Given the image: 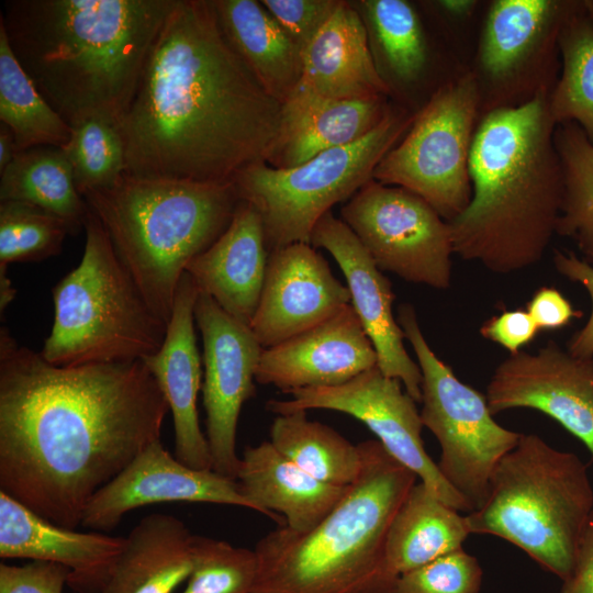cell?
Masks as SVG:
<instances>
[{
    "mask_svg": "<svg viewBox=\"0 0 593 593\" xmlns=\"http://www.w3.org/2000/svg\"><path fill=\"white\" fill-rule=\"evenodd\" d=\"M168 411L143 360L59 367L0 329V491L56 525H81Z\"/></svg>",
    "mask_w": 593,
    "mask_h": 593,
    "instance_id": "cell-1",
    "label": "cell"
},
{
    "mask_svg": "<svg viewBox=\"0 0 593 593\" xmlns=\"http://www.w3.org/2000/svg\"><path fill=\"white\" fill-rule=\"evenodd\" d=\"M280 115L225 38L212 0H177L119 124L126 175L231 182L267 163Z\"/></svg>",
    "mask_w": 593,
    "mask_h": 593,
    "instance_id": "cell-2",
    "label": "cell"
},
{
    "mask_svg": "<svg viewBox=\"0 0 593 593\" xmlns=\"http://www.w3.org/2000/svg\"><path fill=\"white\" fill-rule=\"evenodd\" d=\"M177 0H7L0 22L19 64L71 126H119Z\"/></svg>",
    "mask_w": 593,
    "mask_h": 593,
    "instance_id": "cell-3",
    "label": "cell"
},
{
    "mask_svg": "<svg viewBox=\"0 0 593 593\" xmlns=\"http://www.w3.org/2000/svg\"><path fill=\"white\" fill-rule=\"evenodd\" d=\"M548 96L480 118L470 153L471 199L449 222L454 254L495 273L544 257L563 199Z\"/></svg>",
    "mask_w": 593,
    "mask_h": 593,
    "instance_id": "cell-4",
    "label": "cell"
},
{
    "mask_svg": "<svg viewBox=\"0 0 593 593\" xmlns=\"http://www.w3.org/2000/svg\"><path fill=\"white\" fill-rule=\"evenodd\" d=\"M359 475L312 530L278 526L254 551L250 593H393L399 575L387 558L391 523L417 475L377 439L358 444Z\"/></svg>",
    "mask_w": 593,
    "mask_h": 593,
    "instance_id": "cell-5",
    "label": "cell"
},
{
    "mask_svg": "<svg viewBox=\"0 0 593 593\" xmlns=\"http://www.w3.org/2000/svg\"><path fill=\"white\" fill-rule=\"evenodd\" d=\"M145 301L166 324L187 265L230 225L234 183L136 178L83 195Z\"/></svg>",
    "mask_w": 593,
    "mask_h": 593,
    "instance_id": "cell-6",
    "label": "cell"
},
{
    "mask_svg": "<svg viewBox=\"0 0 593 593\" xmlns=\"http://www.w3.org/2000/svg\"><path fill=\"white\" fill-rule=\"evenodd\" d=\"M592 511L588 466L538 435L522 434L497 463L483 505L465 518L470 534L500 537L564 581Z\"/></svg>",
    "mask_w": 593,
    "mask_h": 593,
    "instance_id": "cell-7",
    "label": "cell"
},
{
    "mask_svg": "<svg viewBox=\"0 0 593 593\" xmlns=\"http://www.w3.org/2000/svg\"><path fill=\"white\" fill-rule=\"evenodd\" d=\"M82 258L54 288V323L40 353L75 367L144 360L164 344L167 325L149 307L98 219L83 225Z\"/></svg>",
    "mask_w": 593,
    "mask_h": 593,
    "instance_id": "cell-8",
    "label": "cell"
},
{
    "mask_svg": "<svg viewBox=\"0 0 593 593\" xmlns=\"http://www.w3.org/2000/svg\"><path fill=\"white\" fill-rule=\"evenodd\" d=\"M415 114L392 103L382 122L351 144L292 168L258 161L239 170L232 182L239 200L259 213L269 253L295 243L310 244L315 225L331 208L373 179L376 167L402 139Z\"/></svg>",
    "mask_w": 593,
    "mask_h": 593,
    "instance_id": "cell-9",
    "label": "cell"
},
{
    "mask_svg": "<svg viewBox=\"0 0 593 593\" xmlns=\"http://www.w3.org/2000/svg\"><path fill=\"white\" fill-rule=\"evenodd\" d=\"M398 323L419 366L422 423L436 437L441 454L437 467L472 511L485 502L491 477L500 460L522 434L506 429L492 417L486 396L460 381L426 342L415 310L401 304Z\"/></svg>",
    "mask_w": 593,
    "mask_h": 593,
    "instance_id": "cell-10",
    "label": "cell"
},
{
    "mask_svg": "<svg viewBox=\"0 0 593 593\" xmlns=\"http://www.w3.org/2000/svg\"><path fill=\"white\" fill-rule=\"evenodd\" d=\"M589 0L486 1L469 67L480 118L525 105L553 90L561 70L559 38Z\"/></svg>",
    "mask_w": 593,
    "mask_h": 593,
    "instance_id": "cell-11",
    "label": "cell"
},
{
    "mask_svg": "<svg viewBox=\"0 0 593 593\" xmlns=\"http://www.w3.org/2000/svg\"><path fill=\"white\" fill-rule=\"evenodd\" d=\"M479 121L478 89L467 70L416 112L404 137L376 167L373 179L417 194L451 222L471 199L469 161Z\"/></svg>",
    "mask_w": 593,
    "mask_h": 593,
    "instance_id": "cell-12",
    "label": "cell"
},
{
    "mask_svg": "<svg viewBox=\"0 0 593 593\" xmlns=\"http://www.w3.org/2000/svg\"><path fill=\"white\" fill-rule=\"evenodd\" d=\"M340 214L381 271L435 289L450 287L449 222L417 194L371 179Z\"/></svg>",
    "mask_w": 593,
    "mask_h": 593,
    "instance_id": "cell-13",
    "label": "cell"
},
{
    "mask_svg": "<svg viewBox=\"0 0 593 593\" xmlns=\"http://www.w3.org/2000/svg\"><path fill=\"white\" fill-rule=\"evenodd\" d=\"M402 387L400 380L384 376L376 366L342 385L294 390L290 400H269L266 407L277 415L321 409L355 417L443 502L458 512H472L426 452L417 402Z\"/></svg>",
    "mask_w": 593,
    "mask_h": 593,
    "instance_id": "cell-14",
    "label": "cell"
},
{
    "mask_svg": "<svg viewBox=\"0 0 593 593\" xmlns=\"http://www.w3.org/2000/svg\"><path fill=\"white\" fill-rule=\"evenodd\" d=\"M194 320L203 342L205 437L212 469L236 480L240 458L236 430L244 403L256 393V369L265 348L248 325L228 315L200 291Z\"/></svg>",
    "mask_w": 593,
    "mask_h": 593,
    "instance_id": "cell-15",
    "label": "cell"
},
{
    "mask_svg": "<svg viewBox=\"0 0 593 593\" xmlns=\"http://www.w3.org/2000/svg\"><path fill=\"white\" fill-rule=\"evenodd\" d=\"M485 396L492 414L516 407L547 414L593 456V358L575 357L555 342L536 354H510L496 367Z\"/></svg>",
    "mask_w": 593,
    "mask_h": 593,
    "instance_id": "cell-16",
    "label": "cell"
},
{
    "mask_svg": "<svg viewBox=\"0 0 593 593\" xmlns=\"http://www.w3.org/2000/svg\"><path fill=\"white\" fill-rule=\"evenodd\" d=\"M167 502L234 505L257 512L236 480L182 463L158 439L94 494L83 511L81 526L110 532L128 512Z\"/></svg>",
    "mask_w": 593,
    "mask_h": 593,
    "instance_id": "cell-17",
    "label": "cell"
},
{
    "mask_svg": "<svg viewBox=\"0 0 593 593\" xmlns=\"http://www.w3.org/2000/svg\"><path fill=\"white\" fill-rule=\"evenodd\" d=\"M350 293L311 244L269 253L266 277L249 328L262 348L273 347L333 317Z\"/></svg>",
    "mask_w": 593,
    "mask_h": 593,
    "instance_id": "cell-18",
    "label": "cell"
},
{
    "mask_svg": "<svg viewBox=\"0 0 593 593\" xmlns=\"http://www.w3.org/2000/svg\"><path fill=\"white\" fill-rule=\"evenodd\" d=\"M310 244L326 249L343 271L350 305L376 349L378 368L384 376L400 380L407 394L421 402L422 372L407 354L405 335L393 316L395 295L389 279L349 226L331 211L315 225Z\"/></svg>",
    "mask_w": 593,
    "mask_h": 593,
    "instance_id": "cell-19",
    "label": "cell"
},
{
    "mask_svg": "<svg viewBox=\"0 0 593 593\" xmlns=\"http://www.w3.org/2000/svg\"><path fill=\"white\" fill-rule=\"evenodd\" d=\"M377 363L376 349L349 304L325 322L265 348L256 382L289 394L342 385Z\"/></svg>",
    "mask_w": 593,
    "mask_h": 593,
    "instance_id": "cell-20",
    "label": "cell"
},
{
    "mask_svg": "<svg viewBox=\"0 0 593 593\" xmlns=\"http://www.w3.org/2000/svg\"><path fill=\"white\" fill-rule=\"evenodd\" d=\"M124 542L56 525L0 491V557L65 566L74 593H102Z\"/></svg>",
    "mask_w": 593,
    "mask_h": 593,
    "instance_id": "cell-21",
    "label": "cell"
},
{
    "mask_svg": "<svg viewBox=\"0 0 593 593\" xmlns=\"http://www.w3.org/2000/svg\"><path fill=\"white\" fill-rule=\"evenodd\" d=\"M199 292L195 281L184 271L178 284L164 344L143 361L157 381L171 411L175 456L191 468L213 470L197 407L202 376L194 332V305Z\"/></svg>",
    "mask_w": 593,
    "mask_h": 593,
    "instance_id": "cell-22",
    "label": "cell"
},
{
    "mask_svg": "<svg viewBox=\"0 0 593 593\" xmlns=\"http://www.w3.org/2000/svg\"><path fill=\"white\" fill-rule=\"evenodd\" d=\"M391 104L384 96L331 99L299 82L281 103L278 137L267 164L292 168L323 152L351 144L374 130Z\"/></svg>",
    "mask_w": 593,
    "mask_h": 593,
    "instance_id": "cell-23",
    "label": "cell"
},
{
    "mask_svg": "<svg viewBox=\"0 0 593 593\" xmlns=\"http://www.w3.org/2000/svg\"><path fill=\"white\" fill-rule=\"evenodd\" d=\"M268 258L261 217L251 204L239 200L227 228L187 265L186 271L200 291L249 326L259 303Z\"/></svg>",
    "mask_w": 593,
    "mask_h": 593,
    "instance_id": "cell-24",
    "label": "cell"
},
{
    "mask_svg": "<svg viewBox=\"0 0 593 593\" xmlns=\"http://www.w3.org/2000/svg\"><path fill=\"white\" fill-rule=\"evenodd\" d=\"M236 481L258 513L301 534L315 528L349 489L317 480L270 441L245 448Z\"/></svg>",
    "mask_w": 593,
    "mask_h": 593,
    "instance_id": "cell-25",
    "label": "cell"
},
{
    "mask_svg": "<svg viewBox=\"0 0 593 593\" xmlns=\"http://www.w3.org/2000/svg\"><path fill=\"white\" fill-rule=\"evenodd\" d=\"M360 11L370 33L377 67L391 94L419 87L427 79L439 89L435 72L448 82L458 77L436 66L469 70L447 48H434L416 8L406 0H363ZM461 75V74H460Z\"/></svg>",
    "mask_w": 593,
    "mask_h": 593,
    "instance_id": "cell-26",
    "label": "cell"
},
{
    "mask_svg": "<svg viewBox=\"0 0 593 593\" xmlns=\"http://www.w3.org/2000/svg\"><path fill=\"white\" fill-rule=\"evenodd\" d=\"M302 85L340 100L389 97L369 43L361 14L347 1L302 52Z\"/></svg>",
    "mask_w": 593,
    "mask_h": 593,
    "instance_id": "cell-27",
    "label": "cell"
},
{
    "mask_svg": "<svg viewBox=\"0 0 593 593\" xmlns=\"http://www.w3.org/2000/svg\"><path fill=\"white\" fill-rule=\"evenodd\" d=\"M192 538L175 515H146L125 537L102 593H172L191 573Z\"/></svg>",
    "mask_w": 593,
    "mask_h": 593,
    "instance_id": "cell-28",
    "label": "cell"
},
{
    "mask_svg": "<svg viewBox=\"0 0 593 593\" xmlns=\"http://www.w3.org/2000/svg\"><path fill=\"white\" fill-rule=\"evenodd\" d=\"M221 30L261 87L283 103L302 78V52L260 1L212 0Z\"/></svg>",
    "mask_w": 593,
    "mask_h": 593,
    "instance_id": "cell-29",
    "label": "cell"
},
{
    "mask_svg": "<svg viewBox=\"0 0 593 593\" xmlns=\"http://www.w3.org/2000/svg\"><path fill=\"white\" fill-rule=\"evenodd\" d=\"M469 535L465 516L419 481L412 486L391 523L388 562L401 575L461 549Z\"/></svg>",
    "mask_w": 593,
    "mask_h": 593,
    "instance_id": "cell-30",
    "label": "cell"
},
{
    "mask_svg": "<svg viewBox=\"0 0 593 593\" xmlns=\"http://www.w3.org/2000/svg\"><path fill=\"white\" fill-rule=\"evenodd\" d=\"M18 201L43 209L77 234L89 208L77 191L71 165L61 147L38 146L22 150L0 172V202Z\"/></svg>",
    "mask_w": 593,
    "mask_h": 593,
    "instance_id": "cell-31",
    "label": "cell"
},
{
    "mask_svg": "<svg viewBox=\"0 0 593 593\" xmlns=\"http://www.w3.org/2000/svg\"><path fill=\"white\" fill-rule=\"evenodd\" d=\"M269 441L302 470L329 484H353L362 467L359 445L332 427L309 419L306 411L277 415Z\"/></svg>",
    "mask_w": 593,
    "mask_h": 593,
    "instance_id": "cell-32",
    "label": "cell"
},
{
    "mask_svg": "<svg viewBox=\"0 0 593 593\" xmlns=\"http://www.w3.org/2000/svg\"><path fill=\"white\" fill-rule=\"evenodd\" d=\"M0 121L18 153L38 146L64 147L70 125L48 104L15 58L0 22Z\"/></svg>",
    "mask_w": 593,
    "mask_h": 593,
    "instance_id": "cell-33",
    "label": "cell"
},
{
    "mask_svg": "<svg viewBox=\"0 0 593 593\" xmlns=\"http://www.w3.org/2000/svg\"><path fill=\"white\" fill-rule=\"evenodd\" d=\"M559 49L561 70L549 94L556 125L575 123L593 144V0L563 26Z\"/></svg>",
    "mask_w": 593,
    "mask_h": 593,
    "instance_id": "cell-34",
    "label": "cell"
},
{
    "mask_svg": "<svg viewBox=\"0 0 593 593\" xmlns=\"http://www.w3.org/2000/svg\"><path fill=\"white\" fill-rule=\"evenodd\" d=\"M555 144L563 172L557 234L571 238L593 267V144L572 122L556 126Z\"/></svg>",
    "mask_w": 593,
    "mask_h": 593,
    "instance_id": "cell-35",
    "label": "cell"
},
{
    "mask_svg": "<svg viewBox=\"0 0 593 593\" xmlns=\"http://www.w3.org/2000/svg\"><path fill=\"white\" fill-rule=\"evenodd\" d=\"M71 165L77 191L109 188L126 174L125 147L119 126L102 118H89L71 126L61 147Z\"/></svg>",
    "mask_w": 593,
    "mask_h": 593,
    "instance_id": "cell-36",
    "label": "cell"
},
{
    "mask_svg": "<svg viewBox=\"0 0 593 593\" xmlns=\"http://www.w3.org/2000/svg\"><path fill=\"white\" fill-rule=\"evenodd\" d=\"M69 225L37 206L0 202V282L7 281V268L14 262L41 261L60 253Z\"/></svg>",
    "mask_w": 593,
    "mask_h": 593,
    "instance_id": "cell-37",
    "label": "cell"
},
{
    "mask_svg": "<svg viewBox=\"0 0 593 593\" xmlns=\"http://www.w3.org/2000/svg\"><path fill=\"white\" fill-rule=\"evenodd\" d=\"M256 571L254 550L193 535L192 570L182 593H250Z\"/></svg>",
    "mask_w": 593,
    "mask_h": 593,
    "instance_id": "cell-38",
    "label": "cell"
},
{
    "mask_svg": "<svg viewBox=\"0 0 593 593\" xmlns=\"http://www.w3.org/2000/svg\"><path fill=\"white\" fill-rule=\"evenodd\" d=\"M482 569L462 548L399 575L393 593H479Z\"/></svg>",
    "mask_w": 593,
    "mask_h": 593,
    "instance_id": "cell-39",
    "label": "cell"
},
{
    "mask_svg": "<svg viewBox=\"0 0 593 593\" xmlns=\"http://www.w3.org/2000/svg\"><path fill=\"white\" fill-rule=\"evenodd\" d=\"M439 22L440 37L458 60L469 69L486 8V1L437 0L426 2Z\"/></svg>",
    "mask_w": 593,
    "mask_h": 593,
    "instance_id": "cell-40",
    "label": "cell"
},
{
    "mask_svg": "<svg viewBox=\"0 0 593 593\" xmlns=\"http://www.w3.org/2000/svg\"><path fill=\"white\" fill-rule=\"evenodd\" d=\"M272 15L301 52L331 19L340 0H262Z\"/></svg>",
    "mask_w": 593,
    "mask_h": 593,
    "instance_id": "cell-41",
    "label": "cell"
},
{
    "mask_svg": "<svg viewBox=\"0 0 593 593\" xmlns=\"http://www.w3.org/2000/svg\"><path fill=\"white\" fill-rule=\"evenodd\" d=\"M70 571L65 566L31 561L23 566L0 563V593H63Z\"/></svg>",
    "mask_w": 593,
    "mask_h": 593,
    "instance_id": "cell-42",
    "label": "cell"
},
{
    "mask_svg": "<svg viewBox=\"0 0 593 593\" xmlns=\"http://www.w3.org/2000/svg\"><path fill=\"white\" fill-rule=\"evenodd\" d=\"M553 265L559 273L581 283L589 292L592 310L586 324L577 332L568 344V351L579 358H593V267L575 254L556 250Z\"/></svg>",
    "mask_w": 593,
    "mask_h": 593,
    "instance_id": "cell-43",
    "label": "cell"
},
{
    "mask_svg": "<svg viewBox=\"0 0 593 593\" xmlns=\"http://www.w3.org/2000/svg\"><path fill=\"white\" fill-rule=\"evenodd\" d=\"M538 328L527 311L513 310L491 317L480 328V334L515 354L532 342Z\"/></svg>",
    "mask_w": 593,
    "mask_h": 593,
    "instance_id": "cell-44",
    "label": "cell"
},
{
    "mask_svg": "<svg viewBox=\"0 0 593 593\" xmlns=\"http://www.w3.org/2000/svg\"><path fill=\"white\" fill-rule=\"evenodd\" d=\"M527 312L538 331H552L566 326L579 316L571 303L556 289L542 287L527 304Z\"/></svg>",
    "mask_w": 593,
    "mask_h": 593,
    "instance_id": "cell-45",
    "label": "cell"
},
{
    "mask_svg": "<svg viewBox=\"0 0 593 593\" xmlns=\"http://www.w3.org/2000/svg\"><path fill=\"white\" fill-rule=\"evenodd\" d=\"M560 593H593V511L580 535L570 575Z\"/></svg>",
    "mask_w": 593,
    "mask_h": 593,
    "instance_id": "cell-46",
    "label": "cell"
},
{
    "mask_svg": "<svg viewBox=\"0 0 593 593\" xmlns=\"http://www.w3.org/2000/svg\"><path fill=\"white\" fill-rule=\"evenodd\" d=\"M18 154L13 134L1 123L0 125V172L13 160Z\"/></svg>",
    "mask_w": 593,
    "mask_h": 593,
    "instance_id": "cell-47",
    "label": "cell"
}]
</instances>
